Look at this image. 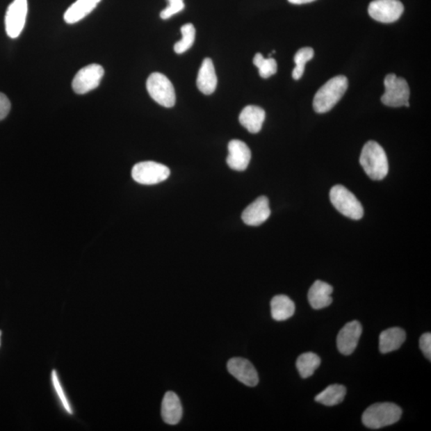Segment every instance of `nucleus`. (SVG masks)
<instances>
[{
	"label": "nucleus",
	"mask_w": 431,
	"mask_h": 431,
	"mask_svg": "<svg viewBox=\"0 0 431 431\" xmlns=\"http://www.w3.org/2000/svg\"><path fill=\"white\" fill-rule=\"evenodd\" d=\"M359 163L371 179L380 181L388 174V161L385 151L379 143L370 141L364 145Z\"/></svg>",
	"instance_id": "f257e3e1"
},
{
	"label": "nucleus",
	"mask_w": 431,
	"mask_h": 431,
	"mask_svg": "<svg viewBox=\"0 0 431 431\" xmlns=\"http://www.w3.org/2000/svg\"><path fill=\"white\" fill-rule=\"evenodd\" d=\"M348 88V80L343 75L334 77L317 91L314 97V108L316 113L325 114L332 109L341 99Z\"/></svg>",
	"instance_id": "f03ea898"
},
{
	"label": "nucleus",
	"mask_w": 431,
	"mask_h": 431,
	"mask_svg": "<svg viewBox=\"0 0 431 431\" xmlns=\"http://www.w3.org/2000/svg\"><path fill=\"white\" fill-rule=\"evenodd\" d=\"M402 409L392 402H378L363 414L362 422L370 429H380L396 423L402 416Z\"/></svg>",
	"instance_id": "7ed1b4c3"
},
{
	"label": "nucleus",
	"mask_w": 431,
	"mask_h": 431,
	"mask_svg": "<svg viewBox=\"0 0 431 431\" xmlns=\"http://www.w3.org/2000/svg\"><path fill=\"white\" fill-rule=\"evenodd\" d=\"M330 200L333 206L345 217L352 220H359L363 218L362 204L347 188L341 185L334 186L330 192Z\"/></svg>",
	"instance_id": "20e7f679"
},
{
	"label": "nucleus",
	"mask_w": 431,
	"mask_h": 431,
	"mask_svg": "<svg viewBox=\"0 0 431 431\" xmlns=\"http://www.w3.org/2000/svg\"><path fill=\"white\" fill-rule=\"evenodd\" d=\"M385 92L382 104L390 107L409 106V88L407 81L395 74H387L384 79Z\"/></svg>",
	"instance_id": "39448f33"
},
{
	"label": "nucleus",
	"mask_w": 431,
	"mask_h": 431,
	"mask_svg": "<svg viewBox=\"0 0 431 431\" xmlns=\"http://www.w3.org/2000/svg\"><path fill=\"white\" fill-rule=\"evenodd\" d=\"M147 88L151 98L161 106L170 108L175 105L176 94L174 86L163 74H151L147 81Z\"/></svg>",
	"instance_id": "423d86ee"
},
{
	"label": "nucleus",
	"mask_w": 431,
	"mask_h": 431,
	"mask_svg": "<svg viewBox=\"0 0 431 431\" xmlns=\"http://www.w3.org/2000/svg\"><path fill=\"white\" fill-rule=\"evenodd\" d=\"M170 175L168 167L154 161H143L132 169L133 179L142 185L158 184L168 179Z\"/></svg>",
	"instance_id": "0eeeda50"
},
{
	"label": "nucleus",
	"mask_w": 431,
	"mask_h": 431,
	"mask_svg": "<svg viewBox=\"0 0 431 431\" xmlns=\"http://www.w3.org/2000/svg\"><path fill=\"white\" fill-rule=\"evenodd\" d=\"M104 72V67L99 64H90L81 69L73 79L74 92L84 95L98 88Z\"/></svg>",
	"instance_id": "6e6552de"
},
{
	"label": "nucleus",
	"mask_w": 431,
	"mask_h": 431,
	"mask_svg": "<svg viewBox=\"0 0 431 431\" xmlns=\"http://www.w3.org/2000/svg\"><path fill=\"white\" fill-rule=\"evenodd\" d=\"M29 12L28 0H14L5 16V29L8 35L16 39L23 31Z\"/></svg>",
	"instance_id": "1a4fd4ad"
},
{
	"label": "nucleus",
	"mask_w": 431,
	"mask_h": 431,
	"mask_svg": "<svg viewBox=\"0 0 431 431\" xmlns=\"http://www.w3.org/2000/svg\"><path fill=\"white\" fill-rule=\"evenodd\" d=\"M404 7L400 0H374L369 4L371 18L380 23H394L401 17Z\"/></svg>",
	"instance_id": "9d476101"
},
{
	"label": "nucleus",
	"mask_w": 431,
	"mask_h": 431,
	"mask_svg": "<svg viewBox=\"0 0 431 431\" xmlns=\"http://www.w3.org/2000/svg\"><path fill=\"white\" fill-rule=\"evenodd\" d=\"M362 332V325L357 320L345 325L337 336V348L339 352L344 355L352 354L357 348Z\"/></svg>",
	"instance_id": "9b49d317"
},
{
	"label": "nucleus",
	"mask_w": 431,
	"mask_h": 431,
	"mask_svg": "<svg viewBox=\"0 0 431 431\" xmlns=\"http://www.w3.org/2000/svg\"><path fill=\"white\" fill-rule=\"evenodd\" d=\"M227 368L229 373L247 387H256L259 382V376L254 366L244 358H233L229 360Z\"/></svg>",
	"instance_id": "f8f14e48"
},
{
	"label": "nucleus",
	"mask_w": 431,
	"mask_h": 431,
	"mask_svg": "<svg viewBox=\"0 0 431 431\" xmlns=\"http://www.w3.org/2000/svg\"><path fill=\"white\" fill-rule=\"evenodd\" d=\"M270 215L268 199L266 196H261L244 210L242 220L247 225L259 226L266 222Z\"/></svg>",
	"instance_id": "ddd939ff"
},
{
	"label": "nucleus",
	"mask_w": 431,
	"mask_h": 431,
	"mask_svg": "<svg viewBox=\"0 0 431 431\" xmlns=\"http://www.w3.org/2000/svg\"><path fill=\"white\" fill-rule=\"evenodd\" d=\"M229 156L226 161L231 170L244 171L249 166L251 151L249 147L240 140H231L228 145Z\"/></svg>",
	"instance_id": "4468645a"
},
{
	"label": "nucleus",
	"mask_w": 431,
	"mask_h": 431,
	"mask_svg": "<svg viewBox=\"0 0 431 431\" xmlns=\"http://www.w3.org/2000/svg\"><path fill=\"white\" fill-rule=\"evenodd\" d=\"M333 288L330 284L316 280L309 291L308 298L312 309L319 310L327 308L332 303Z\"/></svg>",
	"instance_id": "2eb2a0df"
},
{
	"label": "nucleus",
	"mask_w": 431,
	"mask_h": 431,
	"mask_svg": "<svg viewBox=\"0 0 431 431\" xmlns=\"http://www.w3.org/2000/svg\"><path fill=\"white\" fill-rule=\"evenodd\" d=\"M197 86L204 95H212L218 86V77L211 58H204L199 70Z\"/></svg>",
	"instance_id": "dca6fc26"
},
{
	"label": "nucleus",
	"mask_w": 431,
	"mask_h": 431,
	"mask_svg": "<svg viewBox=\"0 0 431 431\" xmlns=\"http://www.w3.org/2000/svg\"><path fill=\"white\" fill-rule=\"evenodd\" d=\"M183 409L180 398L174 392H166L161 403V417L169 425H176L181 421Z\"/></svg>",
	"instance_id": "f3484780"
},
{
	"label": "nucleus",
	"mask_w": 431,
	"mask_h": 431,
	"mask_svg": "<svg viewBox=\"0 0 431 431\" xmlns=\"http://www.w3.org/2000/svg\"><path fill=\"white\" fill-rule=\"evenodd\" d=\"M266 120V111L257 106H247L241 111L239 121L247 131L257 133L261 131Z\"/></svg>",
	"instance_id": "a211bd4d"
},
{
	"label": "nucleus",
	"mask_w": 431,
	"mask_h": 431,
	"mask_svg": "<svg viewBox=\"0 0 431 431\" xmlns=\"http://www.w3.org/2000/svg\"><path fill=\"white\" fill-rule=\"evenodd\" d=\"M406 332L400 327H391L380 336V351L382 354L390 353L400 348L406 341Z\"/></svg>",
	"instance_id": "6ab92c4d"
},
{
	"label": "nucleus",
	"mask_w": 431,
	"mask_h": 431,
	"mask_svg": "<svg viewBox=\"0 0 431 431\" xmlns=\"http://www.w3.org/2000/svg\"><path fill=\"white\" fill-rule=\"evenodd\" d=\"M101 0H77L64 14V20L69 24H76L92 13Z\"/></svg>",
	"instance_id": "aec40b11"
},
{
	"label": "nucleus",
	"mask_w": 431,
	"mask_h": 431,
	"mask_svg": "<svg viewBox=\"0 0 431 431\" xmlns=\"http://www.w3.org/2000/svg\"><path fill=\"white\" fill-rule=\"evenodd\" d=\"M295 310L294 302L287 295L274 296L271 301V314L275 320L284 321L289 319L294 315Z\"/></svg>",
	"instance_id": "412c9836"
},
{
	"label": "nucleus",
	"mask_w": 431,
	"mask_h": 431,
	"mask_svg": "<svg viewBox=\"0 0 431 431\" xmlns=\"http://www.w3.org/2000/svg\"><path fill=\"white\" fill-rule=\"evenodd\" d=\"M346 393V387L344 386L333 384L317 395L315 400L327 407L336 406L343 401Z\"/></svg>",
	"instance_id": "4be33fe9"
},
{
	"label": "nucleus",
	"mask_w": 431,
	"mask_h": 431,
	"mask_svg": "<svg viewBox=\"0 0 431 431\" xmlns=\"http://www.w3.org/2000/svg\"><path fill=\"white\" fill-rule=\"evenodd\" d=\"M320 364V358L316 354L306 352L300 355L296 360V368L302 378L307 379L315 373Z\"/></svg>",
	"instance_id": "5701e85b"
},
{
	"label": "nucleus",
	"mask_w": 431,
	"mask_h": 431,
	"mask_svg": "<svg viewBox=\"0 0 431 431\" xmlns=\"http://www.w3.org/2000/svg\"><path fill=\"white\" fill-rule=\"evenodd\" d=\"M182 39L175 43L174 51L179 55L190 49L195 41L196 30L192 24H186L181 29Z\"/></svg>",
	"instance_id": "b1692460"
},
{
	"label": "nucleus",
	"mask_w": 431,
	"mask_h": 431,
	"mask_svg": "<svg viewBox=\"0 0 431 431\" xmlns=\"http://www.w3.org/2000/svg\"><path fill=\"white\" fill-rule=\"evenodd\" d=\"M314 57V51L311 47L301 48L296 52L294 57L295 67L293 72V78L299 80L303 76L305 70V64Z\"/></svg>",
	"instance_id": "393cba45"
},
{
	"label": "nucleus",
	"mask_w": 431,
	"mask_h": 431,
	"mask_svg": "<svg viewBox=\"0 0 431 431\" xmlns=\"http://www.w3.org/2000/svg\"><path fill=\"white\" fill-rule=\"evenodd\" d=\"M253 64L259 70V74L263 79H268L277 72V63L274 58H266L261 53H257L253 58Z\"/></svg>",
	"instance_id": "a878e982"
},
{
	"label": "nucleus",
	"mask_w": 431,
	"mask_h": 431,
	"mask_svg": "<svg viewBox=\"0 0 431 431\" xmlns=\"http://www.w3.org/2000/svg\"><path fill=\"white\" fill-rule=\"evenodd\" d=\"M51 382H52L54 389H55L56 394L58 396V400L59 401H60L62 406L64 408L65 411H66V412L70 414H72L74 413L73 409L71 406V404H70V402L68 400V398L66 394H65L63 386L61 384L60 381H59L58 380V376L57 374V371L56 370L52 371Z\"/></svg>",
	"instance_id": "bb28decb"
},
{
	"label": "nucleus",
	"mask_w": 431,
	"mask_h": 431,
	"mask_svg": "<svg viewBox=\"0 0 431 431\" xmlns=\"http://www.w3.org/2000/svg\"><path fill=\"white\" fill-rule=\"evenodd\" d=\"M169 6L161 13L160 16L163 19H168L185 8L184 0H167Z\"/></svg>",
	"instance_id": "cd10ccee"
},
{
	"label": "nucleus",
	"mask_w": 431,
	"mask_h": 431,
	"mask_svg": "<svg viewBox=\"0 0 431 431\" xmlns=\"http://www.w3.org/2000/svg\"><path fill=\"white\" fill-rule=\"evenodd\" d=\"M420 349L422 350L425 357L431 360V334L425 333L419 339Z\"/></svg>",
	"instance_id": "c85d7f7f"
},
{
	"label": "nucleus",
	"mask_w": 431,
	"mask_h": 431,
	"mask_svg": "<svg viewBox=\"0 0 431 431\" xmlns=\"http://www.w3.org/2000/svg\"><path fill=\"white\" fill-rule=\"evenodd\" d=\"M10 111V101L8 97L3 93H0V121L6 117Z\"/></svg>",
	"instance_id": "c756f323"
},
{
	"label": "nucleus",
	"mask_w": 431,
	"mask_h": 431,
	"mask_svg": "<svg viewBox=\"0 0 431 431\" xmlns=\"http://www.w3.org/2000/svg\"><path fill=\"white\" fill-rule=\"evenodd\" d=\"M314 1H315V0H288V2L293 4H304Z\"/></svg>",
	"instance_id": "7c9ffc66"
},
{
	"label": "nucleus",
	"mask_w": 431,
	"mask_h": 431,
	"mask_svg": "<svg viewBox=\"0 0 431 431\" xmlns=\"http://www.w3.org/2000/svg\"><path fill=\"white\" fill-rule=\"evenodd\" d=\"M0 343H1V332H0Z\"/></svg>",
	"instance_id": "2f4dec72"
}]
</instances>
